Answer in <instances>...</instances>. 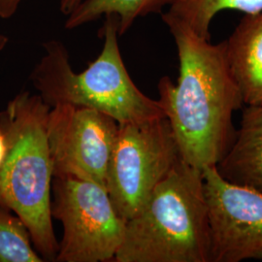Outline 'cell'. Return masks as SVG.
I'll return each instance as SVG.
<instances>
[{"instance_id":"4fadbf2b","label":"cell","mask_w":262,"mask_h":262,"mask_svg":"<svg viewBox=\"0 0 262 262\" xmlns=\"http://www.w3.org/2000/svg\"><path fill=\"white\" fill-rule=\"evenodd\" d=\"M28 227L18 215L0 207V262H42Z\"/></svg>"},{"instance_id":"ba28073f","label":"cell","mask_w":262,"mask_h":262,"mask_svg":"<svg viewBox=\"0 0 262 262\" xmlns=\"http://www.w3.org/2000/svg\"><path fill=\"white\" fill-rule=\"evenodd\" d=\"M212 262L262 259V192L236 186L215 166L203 170Z\"/></svg>"},{"instance_id":"e0dca14e","label":"cell","mask_w":262,"mask_h":262,"mask_svg":"<svg viewBox=\"0 0 262 262\" xmlns=\"http://www.w3.org/2000/svg\"><path fill=\"white\" fill-rule=\"evenodd\" d=\"M8 41H9V38L3 34H0V53L5 49L6 45L8 44Z\"/></svg>"},{"instance_id":"7a4b0ae2","label":"cell","mask_w":262,"mask_h":262,"mask_svg":"<svg viewBox=\"0 0 262 262\" xmlns=\"http://www.w3.org/2000/svg\"><path fill=\"white\" fill-rule=\"evenodd\" d=\"M51 107L39 94L23 92L0 112L7 152L0 165V207L19 216L44 261L58 251L51 213L53 166L48 143Z\"/></svg>"},{"instance_id":"5b68a950","label":"cell","mask_w":262,"mask_h":262,"mask_svg":"<svg viewBox=\"0 0 262 262\" xmlns=\"http://www.w3.org/2000/svg\"><path fill=\"white\" fill-rule=\"evenodd\" d=\"M181 159L167 117L119 123L106 189L123 220L127 222L140 211Z\"/></svg>"},{"instance_id":"277c9868","label":"cell","mask_w":262,"mask_h":262,"mask_svg":"<svg viewBox=\"0 0 262 262\" xmlns=\"http://www.w3.org/2000/svg\"><path fill=\"white\" fill-rule=\"evenodd\" d=\"M100 36L103 48L88 68L76 73L66 46L56 40L44 43L45 55L30 75L43 101L89 107L104 113L120 124L166 117L159 100L143 94L133 83L122 60L116 16L105 17Z\"/></svg>"},{"instance_id":"9a60e30c","label":"cell","mask_w":262,"mask_h":262,"mask_svg":"<svg viewBox=\"0 0 262 262\" xmlns=\"http://www.w3.org/2000/svg\"><path fill=\"white\" fill-rule=\"evenodd\" d=\"M81 2H82V0H60L59 11L63 15L68 16Z\"/></svg>"},{"instance_id":"7c38bea8","label":"cell","mask_w":262,"mask_h":262,"mask_svg":"<svg viewBox=\"0 0 262 262\" xmlns=\"http://www.w3.org/2000/svg\"><path fill=\"white\" fill-rule=\"evenodd\" d=\"M225 10L254 15L262 12V0H177L168 12L186 23L200 37L210 40L211 23Z\"/></svg>"},{"instance_id":"5bb4252c","label":"cell","mask_w":262,"mask_h":262,"mask_svg":"<svg viewBox=\"0 0 262 262\" xmlns=\"http://www.w3.org/2000/svg\"><path fill=\"white\" fill-rule=\"evenodd\" d=\"M23 0H0V19L12 18L19 9Z\"/></svg>"},{"instance_id":"2e32d148","label":"cell","mask_w":262,"mask_h":262,"mask_svg":"<svg viewBox=\"0 0 262 262\" xmlns=\"http://www.w3.org/2000/svg\"><path fill=\"white\" fill-rule=\"evenodd\" d=\"M7 152V140L3 130L0 127V165L3 162Z\"/></svg>"},{"instance_id":"8fae6325","label":"cell","mask_w":262,"mask_h":262,"mask_svg":"<svg viewBox=\"0 0 262 262\" xmlns=\"http://www.w3.org/2000/svg\"><path fill=\"white\" fill-rule=\"evenodd\" d=\"M177 0H82L66 19L64 27L74 29L101 17L116 16L119 35H123L134 21L150 14H159Z\"/></svg>"},{"instance_id":"30bf717a","label":"cell","mask_w":262,"mask_h":262,"mask_svg":"<svg viewBox=\"0 0 262 262\" xmlns=\"http://www.w3.org/2000/svg\"><path fill=\"white\" fill-rule=\"evenodd\" d=\"M225 43L244 104L262 105V12L246 15Z\"/></svg>"},{"instance_id":"8992f818","label":"cell","mask_w":262,"mask_h":262,"mask_svg":"<svg viewBox=\"0 0 262 262\" xmlns=\"http://www.w3.org/2000/svg\"><path fill=\"white\" fill-rule=\"evenodd\" d=\"M52 216L63 225L56 261H114L126 221L117 212L106 187L86 180L53 177Z\"/></svg>"},{"instance_id":"9c48e42d","label":"cell","mask_w":262,"mask_h":262,"mask_svg":"<svg viewBox=\"0 0 262 262\" xmlns=\"http://www.w3.org/2000/svg\"><path fill=\"white\" fill-rule=\"evenodd\" d=\"M215 167L228 183L262 192V105L244 109L234 141Z\"/></svg>"},{"instance_id":"52a82bcc","label":"cell","mask_w":262,"mask_h":262,"mask_svg":"<svg viewBox=\"0 0 262 262\" xmlns=\"http://www.w3.org/2000/svg\"><path fill=\"white\" fill-rule=\"evenodd\" d=\"M119 122L89 107L59 104L51 108L48 143L53 177H72L106 187Z\"/></svg>"},{"instance_id":"3957f363","label":"cell","mask_w":262,"mask_h":262,"mask_svg":"<svg viewBox=\"0 0 262 262\" xmlns=\"http://www.w3.org/2000/svg\"><path fill=\"white\" fill-rule=\"evenodd\" d=\"M115 262H212L203 171L183 159L126 222Z\"/></svg>"},{"instance_id":"6da1fadb","label":"cell","mask_w":262,"mask_h":262,"mask_svg":"<svg viewBox=\"0 0 262 262\" xmlns=\"http://www.w3.org/2000/svg\"><path fill=\"white\" fill-rule=\"evenodd\" d=\"M178 50L177 84L169 77L159 83L162 105L181 158L204 170L225 157L236 135L233 114L243 96L232 74L225 41L212 44L169 12L161 15Z\"/></svg>"}]
</instances>
